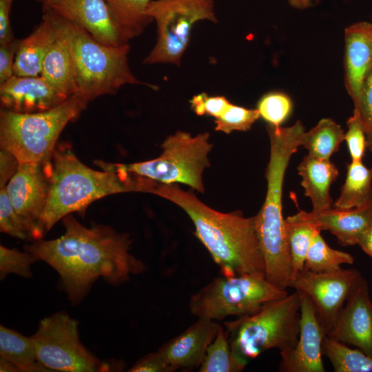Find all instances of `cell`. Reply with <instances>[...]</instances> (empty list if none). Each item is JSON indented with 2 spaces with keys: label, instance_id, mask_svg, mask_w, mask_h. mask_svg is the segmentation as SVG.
I'll return each mask as SVG.
<instances>
[{
  "label": "cell",
  "instance_id": "obj_41",
  "mask_svg": "<svg viewBox=\"0 0 372 372\" xmlns=\"http://www.w3.org/2000/svg\"><path fill=\"white\" fill-rule=\"evenodd\" d=\"M19 163L10 152L1 149L0 152V187H6L10 178L15 174Z\"/></svg>",
  "mask_w": 372,
  "mask_h": 372
},
{
  "label": "cell",
  "instance_id": "obj_35",
  "mask_svg": "<svg viewBox=\"0 0 372 372\" xmlns=\"http://www.w3.org/2000/svg\"><path fill=\"white\" fill-rule=\"evenodd\" d=\"M347 132L344 140L353 161H361L366 147V138L364 125L358 110L355 108L347 122Z\"/></svg>",
  "mask_w": 372,
  "mask_h": 372
},
{
  "label": "cell",
  "instance_id": "obj_34",
  "mask_svg": "<svg viewBox=\"0 0 372 372\" xmlns=\"http://www.w3.org/2000/svg\"><path fill=\"white\" fill-rule=\"evenodd\" d=\"M37 259L28 251L0 246V278L3 280L10 273H15L23 278L32 276L31 265Z\"/></svg>",
  "mask_w": 372,
  "mask_h": 372
},
{
  "label": "cell",
  "instance_id": "obj_5",
  "mask_svg": "<svg viewBox=\"0 0 372 372\" xmlns=\"http://www.w3.org/2000/svg\"><path fill=\"white\" fill-rule=\"evenodd\" d=\"M300 320V294H291L265 304L253 314L224 322L234 355L247 364L262 353L278 349H293L298 342Z\"/></svg>",
  "mask_w": 372,
  "mask_h": 372
},
{
  "label": "cell",
  "instance_id": "obj_42",
  "mask_svg": "<svg viewBox=\"0 0 372 372\" xmlns=\"http://www.w3.org/2000/svg\"><path fill=\"white\" fill-rule=\"evenodd\" d=\"M358 245L372 258V222L360 236Z\"/></svg>",
  "mask_w": 372,
  "mask_h": 372
},
{
  "label": "cell",
  "instance_id": "obj_15",
  "mask_svg": "<svg viewBox=\"0 0 372 372\" xmlns=\"http://www.w3.org/2000/svg\"><path fill=\"white\" fill-rule=\"evenodd\" d=\"M46 10L76 24L103 45L127 43L105 0H54Z\"/></svg>",
  "mask_w": 372,
  "mask_h": 372
},
{
  "label": "cell",
  "instance_id": "obj_11",
  "mask_svg": "<svg viewBox=\"0 0 372 372\" xmlns=\"http://www.w3.org/2000/svg\"><path fill=\"white\" fill-rule=\"evenodd\" d=\"M361 277L355 269L341 268L328 273L304 269L296 274L290 287L310 298L328 334L333 328L351 289Z\"/></svg>",
  "mask_w": 372,
  "mask_h": 372
},
{
  "label": "cell",
  "instance_id": "obj_37",
  "mask_svg": "<svg viewBox=\"0 0 372 372\" xmlns=\"http://www.w3.org/2000/svg\"><path fill=\"white\" fill-rule=\"evenodd\" d=\"M231 103L223 96H209L206 93L197 94L190 100L194 112L199 116L219 117Z\"/></svg>",
  "mask_w": 372,
  "mask_h": 372
},
{
  "label": "cell",
  "instance_id": "obj_16",
  "mask_svg": "<svg viewBox=\"0 0 372 372\" xmlns=\"http://www.w3.org/2000/svg\"><path fill=\"white\" fill-rule=\"evenodd\" d=\"M69 96L52 85L41 75H14L0 84L1 109L18 113H34L51 110Z\"/></svg>",
  "mask_w": 372,
  "mask_h": 372
},
{
  "label": "cell",
  "instance_id": "obj_10",
  "mask_svg": "<svg viewBox=\"0 0 372 372\" xmlns=\"http://www.w3.org/2000/svg\"><path fill=\"white\" fill-rule=\"evenodd\" d=\"M79 322L61 311L42 319L32 335L38 361L49 371L94 372L117 369L94 356L81 343Z\"/></svg>",
  "mask_w": 372,
  "mask_h": 372
},
{
  "label": "cell",
  "instance_id": "obj_21",
  "mask_svg": "<svg viewBox=\"0 0 372 372\" xmlns=\"http://www.w3.org/2000/svg\"><path fill=\"white\" fill-rule=\"evenodd\" d=\"M57 15V14H56ZM59 32L43 61L41 75L68 96L78 93L70 41L61 17Z\"/></svg>",
  "mask_w": 372,
  "mask_h": 372
},
{
  "label": "cell",
  "instance_id": "obj_20",
  "mask_svg": "<svg viewBox=\"0 0 372 372\" xmlns=\"http://www.w3.org/2000/svg\"><path fill=\"white\" fill-rule=\"evenodd\" d=\"M59 32L58 16L43 11L41 23L27 37L19 40L14 74L19 76H40L43 61Z\"/></svg>",
  "mask_w": 372,
  "mask_h": 372
},
{
  "label": "cell",
  "instance_id": "obj_28",
  "mask_svg": "<svg viewBox=\"0 0 372 372\" xmlns=\"http://www.w3.org/2000/svg\"><path fill=\"white\" fill-rule=\"evenodd\" d=\"M316 229L306 257L304 269L316 273L338 271L343 264H353L354 258L349 254L330 247Z\"/></svg>",
  "mask_w": 372,
  "mask_h": 372
},
{
  "label": "cell",
  "instance_id": "obj_24",
  "mask_svg": "<svg viewBox=\"0 0 372 372\" xmlns=\"http://www.w3.org/2000/svg\"><path fill=\"white\" fill-rule=\"evenodd\" d=\"M0 358L14 364L20 371H49L37 359L33 339L0 326Z\"/></svg>",
  "mask_w": 372,
  "mask_h": 372
},
{
  "label": "cell",
  "instance_id": "obj_3",
  "mask_svg": "<svg viewBox=\"0 0 372 372\" xmlns=\"http://www.w3.org/2000/svg\"><path fill=\"white\" fill-rule=\"evenodd\" d=\"M178 205L192 220L196 238L225 276L258 275L266 278L265 264L255 218L240 212L223 213L200 201L192 191L177 184L158 183L154 192Z\"/></svg>",
  "mask_w": 372,
  "mask_h": 372
},
{
  "label": "cell",
  "instance_id": "obj_7",
  "mask_svg": "<svg viewBox=\"0 0 372 372\" xmlns=\"http://www.w3.org/2000/svg\"><path fill=\"white\" fill-rule=\"evenodd\" d=\"M288 294L261 276L222 274L191 296L189 309L197 318L222 320L253 314L267 302Z\"/></svg>",
  "mask_w": 372,
  "mask_h": 372
},
{
  "label": "cell",
  "instance_id": "obj_4",
  "mask_svg": "<svg viewBox=\"0 0 372 372\" xmlns=\"http://www.w3.org/2000/svg\"><path fill=\"white\" fill-rule=\"evenodd\" d=\"M88 102L77 93L43 112L18 113L1 109V149L12 153L19 163H51L61 132L79 116Z\"/></svg>",
  "mask_w": 372,
  "mask_h": 372
},
{
  "label": "cell",
  "instance_id": "obj_1",
  "mask_svg": "<svg viewBox=\"0 0 372 372\" xmlns=\"http://www.w3.org/2000/svg\"><path fill=\"white\" fill-rule=\"evenodd\" d=\"M65 233L49 240H35L24 249L59 273L68 299L79 303L99 278L114 285L143 273L145 265L130 252L127 233L110 226L86 227L72 214L63 218Z\"/></svg>",
  "mask_w": 372,
  "mask_h": 372
},
{
  "label": "cell",
  "instance_id": "obj_29",
  "mask_svg": "<svg viewBox=\"0 0 372 372\" xmlns=\"http://www.w3.org/2000/svg\"><path fill=\"white\" fill-rule=\"evenodd\" d=\"M247 364L234 355L227 332L220 326L214 339L207 349L198 371L240 372Z\"/></svg>",
  "mask_w": 372,
  "mask_h": 372
},
{
  "label": "cell",
  "instance_id": "obj_19",
  "mask_svg": "<svg viewBox=\"0 0 372 372\" xmlns=\"http://www.w3.org/2000/svg\"><path fill=\"white\" fill-rule=\"evenodd\" d=\"M345 84L354 104L372 68V23L359 22L345 30Z\"/></svg>",
  "mask_w": 372,
  "mask_h": 372
},
{
  "label": "cell",
  "instance_id": "obj_12",
  "mask_svg": "<svg viewBox=\"0 0 372 372\" xmlns=\"http://www.w3.org/2000/svg\"><path fill=\"white\" fill-rule=\"evenodd\" d=\"M51 172L52 161L19 163L6 187L14 209L30 227L34 240L41 239L38 225L48 197Z\"/></svg>",
  "mask_w": 372,
  "mask_h": 372
},
{
  "label": "cell",
  "instance_id": "obj_22",
  "mask_svg": "<svg viewBox=\"0 0 372 372\" xmlns=\"http://www.w3.org/2000/svg\"><path fill=\"white\" fill-rule=\"evenodd\" d=\"M301 176V185L309 197L313 211H321L333 207L330 195L331 184L339 175L337 167L330 159H321L307 154L297 167Z\"/></svg>",
  "mask_w": 372,
  "mask_h": 372
},
{
  "label": "cell",
  "instance_id": "obj_9",
  "mask_svg": "<svg viewBox=\"0 0 372 372\" xmlns=\"http://www.w3.org/2000/svg\"><path fill=\"white\" fill-rule=\"evenodd\" d=\"M214 6V0H152L147 14L156 23L157 40L143 64L180 66L195 23L218 21Z\"/></svg>",
  "mask_w": 372,
  "mask_h": 372
},
{
  "label": "cell",
  "instance_id": "obj_18",
  "mask_svg": "<svg viewBox=\"0 0 372 372\" xmlns=\"http://www.w3.org/2000/svg\"><path fill=\"white\" fill-rule=\"evenodd\" d=\"M291 223H304L319 230L332 233L344 246L358 245L362 234L372 222V207L351 210L333 207L321 211H299L286 219Z\"/></svg>",
  "mask_w": 372,
  "mask_h": 372
},
{
  "label": "cell",
  "instance_id": "obj_13",
  "mask_svg": "<svg viewBox=\"0 0 372 372\" xmlns=\"http://www.w3.org/2000/svg\"><path fill=\"white\" fill-rule=\"evenodd\" d=\"M299 292L300 320L298 340L293 349L280 353L279 371L324 372L322 345L327 333L310 298L304 293Z\"/></svg>",
  "mask_w": 372,
  "mask_h": 372
},
{
  "label": "cell",
  "instance_id": "obj_45",
  "mask_svg": "<svg viewBox=\"0 0 372 372\" xmlns=\"http://www.w3.org/2000/svg\"><path fill=\"white\" fill-rule=\"evenodd\" d=\"M42 5L43 10H45L54 0H37Z\"/></svg>",
  "mask_w": 372,
  "mask_h": 372
},
{
  "label": "cell",
  "instance_id": "obj_33",
  "mask_svg": "<svg viewBox=\"0 0 372 372\" xmlns=\"http://www.w3.org/2000/svg\"><path fill=\"white\" fill-rule=\"evenodd\" d=\"M292 103L290 99L280 92H271L259 101L257 110L260 116L269 125L280 127L291 113Z\"/></svg>",
  "mask_w": 372,
  "mask_h": 372
},
{
  "label": "cell",
  "instance_id": "obj_2",
  "mask_svg": "<svg viewBox=\"0 0 372 372\" xmlns=\"http://www.w3.org/2000/svg\"><path fill=\"white\" fill-rule=\"evenodd\" d=\"M103 169L90 168L67 144L56 145L52 158L49 194L38 228L41 237L73 212L84 214L94 201L129 192L154 194L158 182L128 172L123 164L96 161Z\"/></svg>",
  "mask_w": 372,
  "mask_h": 372
},
{
  "label": "cell",
  "instance_id": "obj_44",
  "mask_svg": "<svg viewBox=\"0 0 372 372\" xmlns=\"http://www.w3.org/2000/svg\"><path fill=\"white\" fill-rule=\"evenodd\" d=\"M290 3L297 8H306L309 6L310 0H289Z\"/></svg>",
  "mask_w": 372,
  "mask_h": 372
},
{
  "label": "cell",
  "instance_id": "obj_39",
  "mask_svg": "<svg viewBox=\"0 0 372 372\" xmlns=\"http://www.w3.org/2000/svg\"><path fill=\"white\" fill-rule=\"evenodd\" d=\"M128 371L173 372L174 371L157 351L149 353L138 360Z\"/></svg>",
  "mask_w": 372,
  "mask_h": 372
},
{
  "label": "cell",
  "instance_id": "obj_23",
  "mask_svg": "<svg viewBox=\"0 0 372 372\" xmlns=\"http://www.w3.org/2000/svg\"><path fill=\"white\" fill-rule=\"evenodd\" d=\"M372 207V167L361 161H353L347 165V172L340 194L333 207L351 210Z\"/></svg>",
  "mask_w": 372,
  "mask_h": 372
},
{
  "label": "cell",
  "instance_id": "obj_36",
  "mask_svg": "<svg viewBox=\"0 0 372 372\" xmlns=\"http://www.w3.org/2000/svg\"><path fill=\"white\" fill-rule=\"evenodd\" d=\"M354 106L364 125L366 147L372 152V68L364 79L360 97Z\"/></svg>",
  "mask_w": 372,
  "mask_h": 372
},
{
  "label": "cell",
  "instance_id": "obj_8",
  "mask_svg": "<svg viewBox=\"0 0 372 372\" xmlns=\"http://www.w3.org/2000/svg\"><path fill=\"white\" fill-rule=\"evenodd\" d=\"M161 147L163 152L158 158L123 164L124 167L132 174L159 183H181L203 193V175L210 165L208 156L213 147L209 142V133L192 136L179 130L168 136Z\"/></svg>",
  "mask_w": 372,
  "mask_h": 372
},
{
  "label": "cell",
  "instance_id": "obj_40",
  "mask_svg": "<svg viewBox=\"0 0 372 372\" xmlns=\"http://www.w3.org/2000/svg\"><path fill=\"white\" fill-rule=\"evenodd\" d=\"M13 1L14 0H0V45L15 39L10 21Z\"/></svg>",
  "mask_w": 372,
  "mask_h": 372
},
{
  "label": "cell",
  "instance_id": "obj_14",
  "mask_svg": "<svg viewBox=\"0 0 372 372\" xmlns=\"http://www.w3.org/2000/svg\"><path fill=\"white\" fill-rule=\"evenodd\" d=\"M346 302L327 336L353 345L372 358V301L362 276L353 286Z\"/></svg>",
  "mask_w": 372,
  "mask_h": 372
},
{
  "label": "cell",
  "instance_id": "obj_26",
  "mask_svg": "<svg viewBox=\"0 0 372 372\" xmlns=\"http://www.w3.org/2000/svg\"><path fill=\"white\" fill-rule=\"evenodd\" d=\"M344 140V133L340 125L331 118H322L308 132H304L301 146L308 154L321 159H330Z\"/></svg>",
  "mask_w": 372,
  "mask_h": 372
},
{
  "label": "cell",
  "instance_id": "obj_31",
  "mask_svg": "<svg viewBox=\"0 0 372 372\" xmlns=\"http://www.w3.org/2000/svg\"><path fill=\"white\" fill-rule=\"evenodd\" d=\"M0 229L17 238L33 239L30 227L14 209L6 187L0 191Z\"/></svg>",
  "mask_w": 372,
  "mask_h": 372
},
{
  "label": "cell",
  "instance_id": "obj_6",
  "mask_svg": "<svg viewBox=\"0 0 372 372\" xmlns=\"http://www.w3.org/2000/svg\"><path fill=\"white\" fill-rule=\"evenodd\" d=\"M62 20L74 59L78 94L90 101L114 94L126 84L147 85L131 71L128 43L118 46L103 45L76 24L64 18Z\"/></svg>",
  "mask_w": 372,
  "mask_h": 372
},
{
  "label": "cell",
  "instance_id": "obj_17",
  "mask_svg": "<svg viewBox=\"0 0 372 372\" xmlns=\"http://www.w3.org/2000/svg\"><path fill=\"white\" fill-rule=\"evenodd\" d=\"M220 327L215 320L198 318L183 333L164 343L158 352L174 371L198 368Z\"/></svg>",
  "mask_w": 372,
  "mask_h": 372
},
{
  "label": "cell",
  "instance_id": "obj_38",
  "mask_svg": "<svg viewBox=\"0 0 372 372\" xmlns=\"http://www.w3.org/2000/svg\"><path fill=\"white\" fill-rule=\"evenodd\" d=\"M18 45L17 39L0 45V84L14 75V64Z\"/></svg>",
  "mask_w": 372,
  "mask_h": 372
},
{
  "label": "cell",
  "instance_id": "obj_32",
  "mask_svg": "<svg viewBox=\"0 0 372 372\" xmlns=\"http://www.w3.org/2000/svg\"><path fill=\"white\" fill-rule=\"evenodd\" d=\"M260 117L257 109H248L231 103L215 120V130L226 134L234 131H247Z\"/></svg>",
  "mask_w": 372,
  "mask_h": 372
},
{
  "label": "cell",
  "instance_id": "obj_25",
  "mask_svg": "<svg viewBox=\"0 0 372 372\" xmlns=\"http://www.w3.org/2000/svg\"><path fill=\"white\" fill-rule=\"evenodd\" d=\"M127 43L139 36L152 18L147 14L152 0H105Z\"/></svg>",
  "mask_w": 372,
  "mask_h": 372
},
{
  "label": "cell",
  "instance_id": "obj_43",
  "mask_svg": "<svg viewBox=\"0 0 372 372\" xmlns=\"http://www.w3.org/2000/svg\"><path fill=\"white\" fill-rule=\"evenodd\" d=\"M0 371L19 372L20 370L10 362L0 358Z\"/></svg>",
  "mask_w": 372,
  "mask_h": 372
},
{
  "label": "cell",
  "instance_id": "obj_30",
  "mask_svg": "<svg viewBox=\"0 0 372 372\" xmlns=\"http://www.w3.org/2000/svg\"><path fill=\"white\" fill-rule=\"evenodd\" d=\"M286 222L293 280L296 274L304 269L313 236L318 229L304 223H291L287 220Z\"/></svg>",
  "mask_w": 372,
  "mask_h": 372
},
{
  "label": "cell",
  "instance_id": "obj_27",
  "mask_svg": "<svg viewBox=\"0 0 372 372\" xmlns=\"http://www.w3.org/2000/svg\"><path fill=\"white\" fill-rule=\"evenodd\" d=\"M322 350L335 372H372V358L360 349L349 348L327 335Z\"/></svg>",
  "mask_w": 372,
  "mask_h": 372
}]
</instances>
